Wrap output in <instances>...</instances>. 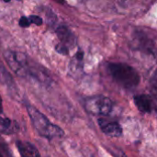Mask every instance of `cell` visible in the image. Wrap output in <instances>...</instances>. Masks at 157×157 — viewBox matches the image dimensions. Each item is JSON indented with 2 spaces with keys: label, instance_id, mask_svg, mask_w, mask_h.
<instances>
[{
  "label": "cell",
  "instance_id": "obj_3",
  "mask_svg": "<svg viewBox=\"0 0 157 157\" xmlns=\"http://www.w3.org/2000/svg\"><path fill=\"white\" fill-rule=\"evenodd\" d=\"M4 57L10 69L21 77L31 76L32 67L29 63L28 57L19 52L8 50L5 52Z\"/></svg>",
  "mask_w": 157,
  "mask_h": 157
},
{
  "label": "cell",
  "instance_id": "obj_12",
  "mask_svg": "<svg viewBox=\"0 0 157 157\" xmlns=\"http://www.w3.org/2000/svg\"><path fill=\"white\" fill-rule=\"evenodd\" d=\"M30 20L29 17H21L20 19H19V26L22 27V28H27L30 25Z\"/></svg>",
  "mask_w": 157,
  "mask_h": 157
},
{
  "label": "cell",
  "instance_id": "obj_16",
  "mask_svg": "<svg viewBox=\"0 0 157 157\" xmlns=\"http://www.w3.org/2000/svg\"><path fill=\"white\" fill-rule=\"evenodd\" d=\"M0 157H3V155H2V154L0 153Z\"/></svg>",
  "mask_w": 157,
  "mask_h": 157
},
{
  "label": "cell",
  "instance_id": "obj_10",
  "mask_svg": "<svg viewBox=\"0 0 157 157\" xmlns=\"http://www.w3.org/2000/svg\"><path fill=\"white\" fill-rule=\"evenodd\" d=\"M0 83L6 86L7 87H13L15 83L11 75L6 70L4 63L0 61Z\"/></svg>",
  "mask_w": 157,
  "mask_h": 157
},
{
  "label": "cell",
  "instance_id": "obj_11",
  "mask_svg": "<svg viewBox=\"0 0 157 157\" xmlns=\"http://www.w3.org/2000/svg\"><path fill=\"white\" fill-rule=\"evenodd\" d=\"M29 20H30V23H33L37 26H40L42 24V18L39 16H36V15H31L29 17Z\"/></svg>",
  "mask_w": 157,
  "mask_h": 157
},
{
  "label": "cell",
  "instance_id": "obj_5",
  "mask_svg": "<svg viewBox=\"0 0 157 157\" xmlns=\"http://www.w3.org/2000/svg\"><path fill=\"white\" fill-rule=\"evenodd\" d=\"M98 124L101 131L110 137H121L122 135V128L121 125L114 121H108L104 119L98 120Z\"/></svg>",
  "mask_w": 157,
  "mask_h": 157
},
{
  "label": "cell",
  "instance_id": "obj_7",
  "mask_svg": "<svg viewBox=\"0 0 157 157\" xmlns=\"http://www.w3.org/2000/svg\"><path fill=\"white\" fill-rule=\"evenodd\" d=\"M16 146L21 157H40L37 147L29 142L17 141Z\"/></svg>",
  "mask_w": 157,
  "mask_h": 157
},
{
  "label": "cell",
  "instance_id": "obj_2",
  "mask_svg": "<svg viewBox=\"0 0 157 157\" xmlns=\"http://www.w3.org/2000/svg\"><path fill=\"white\" fill-rule=\"evenodd\" d=\"M109 71L113 79L125 88H133L140 83V75L131 65L122 63H109Z\"/></svg>",
  "mask_w": 157,
  "mask_h": 157
},
{
  "label": "cell",
  "instance_id": "obj_1",
  "mask_svg": "<svg viewBox=\"0 0 157 157\" xmlns=\"http://www.w3.org/2000/svg\"><path fill=\"white\" fill-rule=\"evenodd\" d=\"M27 111L34 129L40 136L48 140H52L64 135V132L59 126L52 123L48 118L35 107L28 105Z\"/></svg>",
  "mask_w": 157,
  "mask_h": 157
},
{
  "label": "cell",
  "instance_id": "obj_9",
  "mask_svg": "<svg viewBox=\"0 0 157 157\" xmlns=\"http://www.w3.org/2000/svg\"><path fill=\"white\" fill-rule=\"evenodd\" d=\"M19 131V125L15 121L0 115V132L6 135L17 133Z\"/></svg>",
  "mask_w": 157,
  "mask_h": 157
},
{
  "label": "cell",
  "instance_id": "obj_14",
  "mask_svg": "<svg viewBox=\"0 0 157 157\" xmlns=\"http://www.w3.org/2000/svg\"><path fill=\"white\" fill-rule=\"evenodd\" d=\"M54 1H56V2H59V3H62V2H63V0H54Z\"/></svg>",
  "mask_w": 157,
  "mask_h": 157
},
{
  "label": "cell",
  "instance_id": "obj_15",
  "mask_svg": "<svg viewBox=\"0 0 157 157\" xmlns=\"http://www.w3.org/2000/svg\"><path fill=\"white\" fill-rule=\"evenodd\" d=\"M3 1H5V2H9L10 0H3Z\"/></svg>",
  "mask_w": 157,
  "mask_h": 157
},
{
  "label": "cell",
  "instance_id": "obj_4",
  "mask_svg": "<svg viewBox=\"0 0 157 157\" xmlns=\"http://www.w3.org/2000/svg\"><path fill=\"white\" fill-rule=\"evenodd\" d=\"M86 110L92 115L107 116L113 108L111 100L104 96H94L87 98L84 102Z\"/></svg>",
  "mask_w": 157,
  "mask_h": 157
},
{
  "label": "cell",
  "instance_id": "obj_6",
  "mask_svg": "<svg viewBox=\"0 0 157 157\" xmlns=\"http://www.w3.org/2000/svg\"><path fill=\"white\" fill-rule=\"evenodd\" d=\"M134 103L137 109L142 113H151L154 111L155 106L151 97L148 95H138L134 97Z\"/></svg>",
  "mask_w": 157,
  "mask_h": 157
},
{
  "label": "cell",
  "instance_id": "obj_8",
  "mask_svg": "<svg viewBox=\"0 0 157 157\" xmlns=\"http://www.w3.org/2000/svg\"><path fill=\"white\" fill-rule=\"evenodd\" d=\"M56 33L60 40V43L62 45H63L64 47H66L68 50L75 46V38L74 34L70 31L69 29H67L66 27H63V26L59 27L56 30Z\"/></svg>",
  "mask_w": 157,
  "mask_h": 157
},
{
  "label": "cell",
  "instance_id": "obj_13",
  "mask_svg": "<svg viewBox=\"0 0 157 157\" xmlns=\"http://www.w3.org/2000/svg\"><path fill=\"white\" fill-rule=\"evenodd\" d=\"M3 114V101H2V98L0 96V115Z\"/></svg>",
  "mask_w": 157,
  "mask_h": 157
}]
</instances>
